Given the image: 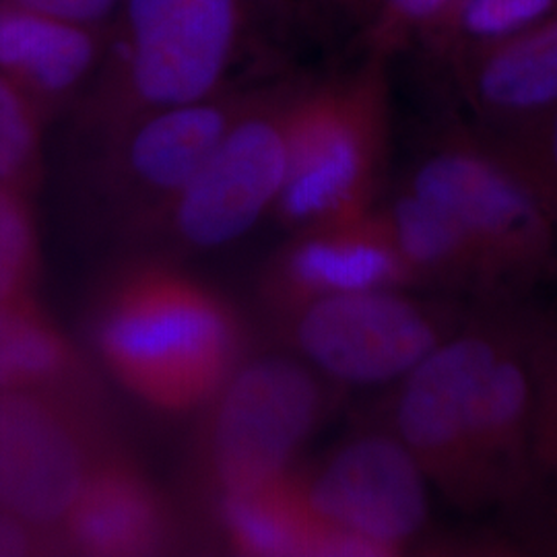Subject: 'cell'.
<instances>
[{
	"label": "cell",
	"mask_w": 557,
	"mask_h": 557,
	"mask_svg": "<svg viewBox=\"0 0 557 557\" xmlns=\"http://www.w3.org/2000/svg\"><path fill=\"white\" fill-rule=\"evenodd\" d=\"M57 554H62L59 539L0 510V557L57 556Z\"/></svg>",
	"instance_id": "cell-25"
},
{
	"label": "cell",
	"mask_w": 557,
	"mask_h": 557,
	"mask_svg": "<svg viewBox=\"0 0 557 557\" xmlns=\"http://www.w3.org/2000/svg\"><path fill=\"white\" fill-rule=\"evenodd\" d=\"M15 7L40 13L52 20L89 27L103 21L120 0H13Z\"/></svg>",
	"instance_id": "cell-26"
},
{
	"label": "cell",
	"mask_w": 557,
	"mask_h": 557,
	"mask_svg": "<svg viewBox=\"0 0 557 557\" xmlns=\"http://www.w3.org/2000/svg\"><path fill=\"white\" fill-rule=\"evenodd\" d=\"M557 11V0H457L421 41L444 64L508 40Z\"/></svg>",
	"instance_id": "cell-19"
},
{
	"label": "cell",
	"mask_w": 557,
	"mask_h": 557,
	"mask_svg": "<svg viewBox=\"0 0 557 557\" xmlns=\"http://www.w3.org/2000/svg\"><path fill=\"white\" fill-rule=\"evenodd\" d=\"M0 393L106 400L100 376L36 301L0 306Z\"/></svg>",
	"instance_id": "cell-16"
},
{
	"label": "cell",
	"mask_w": 557,
	"mask_h": 557,
	"mask_svg": "<svg viewBox=\"0 0 557 557\" xmlns=\"http://www.w3.org/2000/svg\"><path fill=\"white\" fill-rule=\"evenodd\" d=\"M114 442L103 400L0 393V510L59 539L85 479Z\"/></svg>",
	"instance_id": "cell-7"
},
{
	"label": "cell",
	"mask_w": 557,
	"mask_h": 557,
	"mask_svg": "<svg viewBox=\"0 0 557 557\" xmlns=\"http://www.w3.org/2000/svg\"><path fill=\"white\" fill-rule=\"evenodd\" d=\"M478 131L531 190L557 232V106L529 119L478 126Z\"/></svg>",
	"instance_id": "cell-20"
},
{
	"label": "cell",
	"mask_w": 557,
	"mask_h": 557,
	"mask_svg": "<svg viewBox=\"0 0 557 557\" xmlns=\"http://www.w3.org/2000/svg\"><path fill=\"white\" fill-rule=\"evenodd\" d=\"M96 41L87 27L13 7L0 11V71L32 89L59 96L91 69Z\"/></svg>",
	"instance_id": "cell-18"
},
{
	"label": "cell",
	"mask_w": 557,
	"mask_h": 557,
	"mask_svg": "<svg viewBox=\"0 0 557 557\" xmlns=\"http://www.w3.org/2000/svg\"><path fill=\"white\" fill-rule=\"evenodd\" d=\"M403 186L436 205L475 250L499 301H529L557 281V232L531 190L478 128L430 140Z\"/></svg>",
	"instance_id": "cell-4"
},
{
	"label": "cell",
	"mask_w": 557,
	"mask_h": 557,
	"mask_svg": "<svg viewBox=\"0 0 557 557\" xmlns=\"http://www.w3.org/2000/svg\"><path fill=\"white\" fill-rule=\"evenodd\" d=\"M384 211L419 289L499 301L475 250L436 205L400 186Z\"/></svg>",
	"instance_id": "cell-17"
},
{
	"label": "cell",
	"mask_w": 557,
	"mask_h": 557,
	"mask_svg": "<svg viewBox=\"0 0 557 557\" xmlns=\"http://www.w3.org/2000/svg\"><path fill=\"white\" fill-rule=\"evenodd\" d=\"M227 549L238 556H366L356 539L320 524L299 498L296 469L209 508Z\"/></svg>",
	"instance_id": "cell-15"
},
{
	"label": "cell",
	"mask_w": 557,
	"mask_h": 557,
	"mask_svg": "<svg viewBox=\"0 0 557 557\" xmlns=\"http://www.w3.org/2000/svg\"><path fill=\"white\" fill-rule=\"evenodd\" d=\"M370 289H419L384 207L292 232L259 283L269 317L312 299Z\"/></svg>",
	"instance_id": "cell-11"
},
{
	"label": "cell",
	"mask_w": 557,
	"mask_h": 557,
	"mask_svg": "<svg viewBox=\"0 0 557 557\" xmlns=\"http://www.w3.org/2000/svg\"><path fill=\"white\" fill-rule=\"evenodd\" d=\"M59 539L62 554L168 556L186 547V529L174 504L119 440L85 479Z\"/></svg>",
	"instance_id": "cell-12"
},
{
	"label": "cell",
	"mask_w": 557,
	"mask_h": 557,
	"mask_svg": "<svg viewBox=\"0 0 557 557\" xmlns=\"http://www.w3.org/2000/svg\"><path fill=\"white\" fill-rule=\"evenodd\" d=\"M40 239L21 190L0 186V306L36 301Z\"/></svg>",
	"instance_id": "cell-22"
},
{
	"label": "cell",
	"mask_w": 557,
	"mask_h": 557,
	"mask_svg": "<svg viewBox=\"0 0 557 557\" xmlns=\"http://www.w3.org/2000/svg\"><path fill=\"white\" fill-rule=\"evenodd\" d=\"M296 483L320 524L363 543L372 557L407 549L430 517V481L395 430L343 440L317 467L296 471Z\"/></svg>",
	"instance_id": "cell-9"
},
{
	"label": "cell",
	"mask_w": 557,
	"mask_h": 557,
	"mask_svg": "<svg viewBox=\"0 0 557 557\" xmlns=\"http://www.w3.org/2000/svg\"><path fill=\"white\" fill-rule=\"evenodd\" d=\"M126 21L140 114L220 96L238 50L239 0H126Z\"/></svg>",
	"instance_id": "cell-10"
},
{
	"label": "cell",
	"mask_w": 557,
	"mask_h": 557,
	"mask_svg": "<svg viewBox=\"0 0 557 557\" xmlns=\"http://www.w3.org/2000/svg\"><path fill=\"white\" fill-rule=\"evenodd\" d=\"M533 453L539 478L557 508V314L535 306L533 317Z\"/></svg>",
	"instance_id": "cell-21"
},
{
	"label": "cell",
	"mask_w": 557,
	"mask_h": 557,
	"mask_svg": "<svg viewBox=\"0 0 557 557\" xmlns=\"http://www.w3.org/2000/svg\"><path fill=\"white\" fill-rule=\"evenodd\" d=\"M296 94L298 85L252 101L153 234L180 250L207 252L242 238L275 211L287 178Z\"/></svg>",
	"instance_id": "cell-8"
},
{
	"label": "cell",
	"mask_w": 557,
	"mask_h": 557,
	"mask_svg": "<svg viewBox=\"0 0 557 557\" xmlns=\"http://www.w3.org/2000/svg\"><path fill=\"white\" fill-rule=\"evenodd\" d=\"M38 170V126L29 103L0 73V186L23 190Z\"/></svg>",
	"instance_id": "cell-23"
},
{
	"label": "cell",
	"mask_w": 557,
	"mask_h": 557,
	"mask_svg": "<svg viewBox=\"0 0 557 557\" xmlns=\"http://www.w3.org/2000/svg\"><path fill=\"white\" fill-rule=\"evenodd\" d=\"M337 384L294 356L246 358L202 409L188 453L207 508L294 471L335 403Z\"/></svg>",
	"instance_id": "cell-2"
},
{
	"label": "cell",
	"mask_w": 557,
	"mask_h": 557,
	"mask_svg": "<svg viewBox=\"0 0 557 557\" xmlns=\"http://www.w3.org/2000/svg\"><path fill=\"white\" fill-rule=\"evenodd\" d=\"M457 0H372L370 48L388 57L403 44L423 38Z\"/></svg>",
	"instance_id": "cell-24"
},
{
	"label": "cell",
	"mask_w": 557,
	"mask_h": 557,
	"mask_svg": "<svg viewBox=\"0 0 557 557\" xmlns=\"http://www.w3.org/2000/svg\"><path fill=\"white\" fill-rule=\"evenodd\" d=\"M299 9H317V11H341V13H356L370 17L372 0H287Z\"/></svg>",
	"instance_id": "cell-27"
},
{
	"label": "cell",
	"mask_w": 557,
	"mask_h": 557,
	"mask_svg": "<svg viewBox=\"0 0 557 557\" xmlns=\"http://www.w3.org/2000/svg\"><path fill=\"white\" fill-rule=\"evenodd\" d=\"M453 299L370 289L312 299L269 317L281 341L337 386L400 382L467 322Z\"/></svg>",
	"instance_id": "cell-5"
},
{
	"label": "cell",
	"mask_w": 557,
	"mask_h": 557,
	"mask_svg": "<svg viewBox=\"0 0 557 557\" xmlns=\"http://www.w3.org/2000/svg\"><path fill=\"white\" fill-rule=\"evenodd\" d=\"M522 301H475L467 322L400 380L393 430L428 481L455 508L483 515L471 453V403L479 376Z\"/></svg>",
	"instance_id": "cell-6"
},
{
	"label": "cell",
	"mask_w": 557,
	"mask_h": 557,
	"mask_svg": "<svg viewBox=\"0 0 557 557\" xmlns=\"http://www.w3.org/2000/svg\"><path fill=\"white\" fill-rule=\"evenodd\" d=\"M448 69L479 126L529 119L556 108L557 11Z\"/></svg>",
	"instance_id": "cell-14"
},
{
	"label": "cell",
	"mask_w": 557,
	"mask_h": 557,
	"mask_svg": "<svg viewBox=\"0 0 557 557\" xmlns=\"http://www.w3.org/2000/svg\"><path fill=\"white\" fill-rule=\"evenodd\" d=\"M391 139L386 57L304 85L292 106L289 165L275 218L301 227L356 218L376 207Z\"/></svg>",
	"instance_id": "cell-3"
},
{
	"label": "cell",
	"mask_w": 557,
	"mask_h": 557,
	"mask_svg": "<svg viewBox=\"0 0 557 557\" xmlns=\"http://www.w3.org/2000/svg\"><path fill=\"white\" fill-rule=\"evenodd\" d=\"M250 103L218 96L143 114L122 143L126 223L153 234Z\"/></svg>",
	"instance_id": "cell-13"
},
{
	"label": "cell",
	"mask_w": 557,
	"mask_h": 557,
	"mask_svg": "<svg viewBox=\"0 0 557 557\" xmlns=\"http://www.w3.org/2000/svg\"><path fill=\"white\" fill-rule=\"evenodd\" d=\"M89 331L110 376L163 416L200 411L248 358L234 304L163 260L133 262L110 278Z\"/></svg>",
	"instance_id": "cell-1"
}]
</instances>
